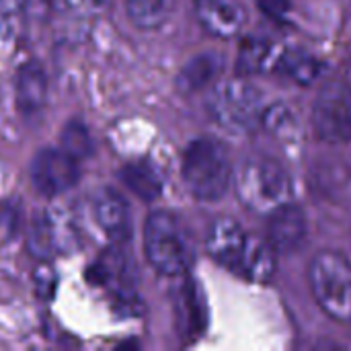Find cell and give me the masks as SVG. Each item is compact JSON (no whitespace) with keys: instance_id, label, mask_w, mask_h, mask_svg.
Segmentation results:
<instances>
[{"instance_id":"7a4b0ae2","label":"cell","mask_w":351,"mask_h":351,"mask_svg":"<svg viewBox=\"0 0 351 351\" xmlns=\"http://www.w3.org/2000/svg\"><path fill=\"white\" fill-rule=\"evenodd\" d=\"M208 111L230 134H251L263 121V95L245 78L214 82L208 95Z\"/></svg>"},{"instance_id":"4fadbf2b","label":"cell","mask_w":351,"mask_h":351,"mask_svg":"<svg viewBox=\"0 0 351 351\" xmlns=\"http://www.w3.org/2000/svg\"><path fill=\"white\" fill-rule=\"evenodd\" d=\"M224 70V58L218 51H204L193 56L179 72L177 86L183 93L202 90L218 80Z\"/></svg>"},{"instance_id":"8992f818","label":"cell","mask_w":351,"mask_h":351,"mask_svg":"<svg viewBox=\"0 0 351 351\" xmlns=\"http://www.w3.org/2000/svg\"><path fill=\"white\" fill-rule=\"evenodd\" d=\"M313 130L327 144L351 142V84L329 80L313 103Z\"/></svg>"},{"instance_id":"d6986e66","label":"cell","mask_w":351,"mask_h":351,"mask_svg":"<svg viewBox=\"0 0 351 351\" xmlns=\"http://www.w3.org/2000/svg\"><path fill=\"white\" fill-rule=\"evenodd\" d=\"M132 23L140 29H158L173 10V0H125Z\"/></svg>"},{"instance_id":"e0dca14e","label":"cell","mask_w":351,"mask_h":351,"mask_svg":"<svg viewBox=\"0 0 351 351\" xmlns=\"http://www.w3.org/2000/svg\"><path fill=\"white\" fill-rule=\"evenodd\" d=\"M274 45L263 39V37H247L241 47H239V56H237V72L241 76H249V74H257L269 66H274Z\"/></svg>"},{"instance_id":"7c38bea8","label":"cell","mask_w":351,"mask_h":351,"mask_svg":"<svg viewBox=\"0 0 351 351\" xmlns=\"http://www.w3.org/2000/svg\"><path fill=\"white\" fill-rule=\"evenodd\" d=\"M88 274L97 276V284L109 288L113 292V296L123 302L130 304L136 300V276H134V263L121 253V251H107L103 255V259L90 267Z\"/></svg>"},{"instance_id":"44dd1931","label":"cell","mask_w":351,"mask_h":351,"mask_svg":"<svg viewBox=\"0 0 351 351\" xmlns=\"http://www.w3.org/2000/svg\"><path fill=\"white\" fill-rule=\"evenodd\" d=\"M257 6L265 16H269L274 21H280V23H284L288 19L290 10H292L290 0H257Z\"/></svg>"},{"instance_id":"7402d4cb","label":"cell","mask_w":351,"mask_h":351,"mask_svg":"<svg viewBox=\"0 0 351 351\" xmlns=\"http://www.w3.org/2000/svg\"><path fill=\"white\" fill-rule=\"evenodd\" d=\"M14 228V214L0 204V234H10Z\"/></svg>"},{"instance_id":"ba28073f","label":"cell","mask_w":351,"mask_h":351,"mask_svg":"<svg viewBox=\"0 0 351 351\" xmlns=\"http://www.w3.org/2000/svg\"><path fill=\"white\" fill-rule=\"evenodd\" d=\"M249 241H251V234L239 222L230 218H220L208 230L206 249L214 261H218L220 265L237 274Z\"/></svg>"},{"instance_id":"5bb4252c","label":"cell","mask_w":351,"mask_h":351,"mask_svg":"<svg viewBox=\"0 0 351 351\" xmlns=\"http://www.w3.org/2000/svg\"><path fill=\"white\" fill-rule=\"evenodd\" d=\"M95 218L99 226L115 241H125L130 234V212L125 199L111 189H105L95 199Z\"/></svg>"},{"instance_id":"5b68a950","label":"cell","mask_w":351,"mask_h":351,"mask_svg":"<svg viewBox=\"0 0 351 351\" xmlns=\"http://www.w3.org/2000/svg\"><path fill=\"white\" fill-rule=\"evenodd\" d=\"M308 282L327 317L337 323H351V265L341 253H319L311 261Z\"/></svg>"},{"instance_id":"9a60e30c","label":"cell","mask_w":351,"mask_h":351,"mask_svg":"<svg viewBox=\"0 0 351 351\" xmlns=\"http://www.w3.org/2000/svg\"><path fill=\"white\" fill-rule=\"evenodd\" d=\"M47 99V76L41 64L27 62L16 76V103L21 111L35 113L45 105Z\"/></svg>"},{"instance_id":"3957f363","label":"cell","mask_w":351,"mask_h":351,"mask_svg":"<svg viewBox=\"0 0 351 351\" xmlns=\"http://www.w3.org/2000/svg\"><path fill=\"white\" fill-rule=\"evenodd\" d=\"M144 249L154 269L171 278L183 276L193 259L189 234L179 216L169 210H156L146 218Z\"/></svg>"},{"instance_id":"30bf717a","label":"cell","mask_w":351,"mask_h":351,"mask_svg":"<svg viewBox=\"0 0 351 351\" xmlns=\"http://www.w3.org/2000/svg\"><path fill=\"white\" fill-rule=\"evenodd\" d=\"M267 243L276 253H294L306 239V216L294 204H284L267 214Z\"/></svg>"},{"instance_id":"9c48e42d","label":"cell","mask_w":351,"mask_h":351,"mask_svg":"<svg viewBox=\"0 0 351 351\" xmlns=\"http://www.w3.org/2000/svg\"><path fill=\"white\" fill-rule=\"evenodd\" d=\"M70 239H72L70 222H66V218L60 216L58 212L47 210L31 224L27 247L31 255H35L37 259H49L58 253L68 251Z\"/></svg>"},{"instance_id":"ffe728a7","label":"cell","mask_w":351,"mask_h":351,"mask_svg":"<svg viewBox=\"0 0 351 351\" xmlns=\"http://www.w3.org/2000/svg\"><path fill=\"white\" fill-rule=\"evenodd\" d=\"M62 150H66L70 156L86 158L93 152V140L86 130V125L80 119H72L62 130Z\"/></svg>"},{"instance_id":"6da1fadb","label":"cell","mask_w":351,"mask_h":351,"mask_svg":"<svg viewBox=\"0 0 351 351\" xmlns=\"http://www.w3.org/2000/svg\"><path fill=\"white\" fill-rule=\"evenodd\" d=\"M183 181L202 202L220 199L232 181V165L226 148L214 138L193 140L183 154Z\"/></svg>"},{"instance_id":"ac0fdd59","label":"cell","mask_w":351,"mask_h":351,"mask_svg":"<svg viewBox=\"0 0 351 351\" xmlns=\"http://www.w3.org/2000/svg\"><path fill=\"white\" fill-rule=\"evenodd\" d=\"M274 68L298 84L315 82L321 72V64L313 56H308L300 49H288V51L278 53L274 60Z\"/></svg>"},{"instance_id":"277c9868","label":"cell","mask_w":351,"mask_h":351,"mask_svg":"<svg viewBox=\"0 0 351 351\" xmlns=\"http://www.w3.org/2000/svg\"><path fill=\"white\" fill-rule=\"evenodd\" d=\"M237 195L253 212L269 214L292 197V179L274 158L247 160L237 175Z\"/></svg>"},{"instance_id":"2e32d148","label":"cell","mask_w":351,"mask_h":351,"mask_svg":"<svg viewBox=\"0 0 351 351\" xmlns=\"http://www.w3.org/2000/svg\"><path fill=\"white\" fill-rule=\"evenodd\" d=\"M121 181L130 191H134L144 202H154L162 193V181L156 169L146 160L125 165L121 171Z\"/></svg>"},{"instance_id":"52a82bcc","label":"cell","mask_w":351,"mask_h":351,"mask_svg":"<svg viewBox=\"0 0 351 351\" xmlns=\"http://www.w3.org/2000/svg\"><path fill=\"white\" fill-rule=\"evenodd\" d=\"M78 160L62 148H41L31 160L33 187L45 197H53L68 191L78 183Z\"/></svg>"},{"instance_id":"8fae6325","label":"cell","mask_w":351,"mask_h":351,"mask_svg":"<svg viewBox=\"0 0 351 351\" xmlns=\"http://www.w3.org/2000/svg\"><path fill=\"white\" fill-rule=\"evenodd\" d=\"M195 12L202 27L222 39L239 35L247 23V10L241 0H195Z\"/></svg>"}]
</instances>
